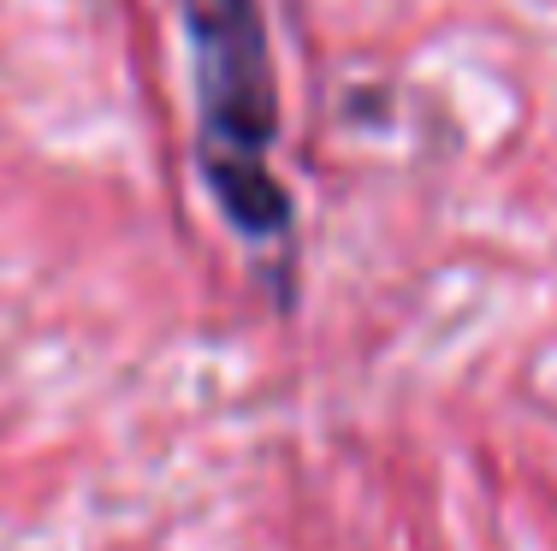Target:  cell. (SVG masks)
Returning a JSON list of instances; mask_svg holds the SVG:
<instances>
[{
    "mask_svg": "<svg viewBox=\"0 0 557 551\" xmlns=\"http://www.w3.org/2000/svg\"><path fill=\"white\" fill-rule=\"evenodd\" d=\"M178 18L196 96V173L237 238L278 243L290 231V190L268 166L278 84L261 0H178Z\"/></svg>",
    "mask_w": 557,
    "mask_h": 551,
    "instance_id": "1",
    "label": "cell"
}]
</instances>
